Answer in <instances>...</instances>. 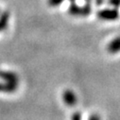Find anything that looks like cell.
<instances>
[{
	"mask_svg": "<svg viewBox=\"0 0 120 120\" xmlns=\"http://www.w3.org/2000/svg\"><path fill=\"white\" fill-rule=\"evenodd\" d=\"M85 1H86L87 3H89V4H90V0H85Z\"/></svg>",
	"mask_w": 120,
	"mask_h": 120,
	"instance_id": "obj_13",
	"label": "cell"
},
{
	"mask_svg": "<svg viewBox=\"0 0 120 120\" xmlns=\"http://www.w3.org/2000/svg\"><path fill=\"white\" fill-rule=\"evenodd\" d=\"M98 17L105 21H114L118 19L119 12L115 8L114 9H104L98 12Z\"/></svg>",
	"mask_w": 120,
	"mask_h": 120,
	"instance_id": "obj_2",
	"label": "cell"
},
{
	"mask_svg": "<svg viewBox=\"0 0 120 120\" xmlns=\"http://www.w3.org/2000/svg\"><path fill=\"white\" fill-rule=\"evenodd\" d=\"M0 79L5 81H8V82L18 83V76L11 71L0 70Z\"/></svg>",
	"mask_w": 120,
	"mask_h": 120,
	"instance_id": "obj_4",
	"label": "cell"
},
{
	"mask_svg": "<svg viewBox=\"0 0 120 120\" xmlns=\"http://www.w3.org/2000/svg\"><path fill=\"white\" fill-rule=\"evenodd\" d=\"M72 120H81V114L79 112H76L72 115Z\"/></svg>",
	"mask_w": 120,
	"mask_h": 120,
	"instance_id": "obj_10",
	"label": "cell"
},
{
	"mask_svg": "<svg viewBox=\"0 0 120 120\" xmlns=\"http://www.w3.org/2000/svg\"><path fill=\"white\" fill-rule=\"evenodd\" d=\"M107 50L111 54H115L120 51V37L113 39L107 46Z\"/></svg>",
	"mask_w": 120,
	"mask_h": 120,
	"instance_id": "obj_6",
	"label": "cell"
},
{
	"mask_svg": "<svg viewBox=\"0 0 120 120\" xmlns=\"http://www.w3.org/2000/svg\"><path fill=\"white\" fill-rule=\"evenodd\" d=\"M18 87V83H13V82H0V92L3 93H13L16 91Z\"/></svg>",
	"mask_w": 120,
	"mask_h": 120,
	"instance_id": "obj_5",
	"label": "cell"
},
{
	"mask_svg": "<svg viewBox=\"0 0 120 120\" xmlns=\"http://www.w3.org/2000/svg\"><path fill=\"white\" fill-rule=\"evenodd\" d=\"M103 2H104V0H96V3L98 6H101L103 4Z\"/></svg>",
	"mask_w": 120,
	"mask_h": 120,
	"instance_id": "obj_12",
	"label": "cell"
},
{
	"mask_svg": "<svg viewBox=\"0 0 120 120\" xmlns=\"http://www.w3.org/2000/svg\"><path fill=\"white\" fill-rule=\"evenodd\" d=\"M9 19H10V13L8 11H4L1 15H0V32L5 30L7 28Z\"/></svg>",
	"mask_w": 120,
	"mask_h": 120,
	"instance_id": "obj_7",
	"label": "cell"
},
{
	"mask_svg": "<svg viewBox=\"0 0 120 120\" xmlns=\"http://www.w3.org/2000/svg\"><path fill=\"white\" fill-rule=\"evenodd\" d=\"M91 12V7H90L89 3H87L83 7H79L74 2L69 7V13L75 16H87Z\"/></svg>",
	"mask_w": 120,
	"mask_h": 120,
	"instance_id": "obj_1",
	"label": "cell"
},
{
	"mask_svg": "<svg viewBox=\"0 0 120 120\" xmlns=\"http://www.w3.org/2000/svg\"><path fill=\"white\" fill-rule=\"evenodd\" d=\"M89 120H100V117H99V115L98 114H92L91 116H90V118H89Z\"/></svg>",
	"mask_w": 120,
	"mask_h": 120,
	"instance_id": "obj_11",
	"label": "cell"
},
{
	"mask_svg": "<svg viewBox=\"0 0 120 120\" xmlns=\"http://www.w3.org/2000/svg\"><path fill=\"white\" fill-rule=\"evenodd\" d=\"M63 1H64V0H48V4L51 7H57V6H59L60 4H61ZM70 1L74 2L75 0H70Z\"/></svg>",
	"mask_w": 120,
	"mask_h": 120,
	"instance_id": "obj_8",
	"label": "cell"
},
{
	"mask_svg": "<svg viewBox=\"0 0 120 120\" xmlns=\"http://www.w3.org/2000/svg\"><path fill=\"white\" fill-rule=\"evenodd\" d=\"M63 98H64V102L67 106L72 107V106H75L77 104L76 95L73 91H71V90H65V91L64 92Z\"/></svg>",
	"mask_w": 120,
	"mask_h": 120,
	"instance_id": "obj_3",
	"label": "cell"
},
{
	"mask_svg": "<svg viewBox=\"0 0 120 120\" xmlns=\"http://www.w3.org/2000/svg\"><path fill=\"white\" fill-rule=\"evenodd\" d=\"M108 4L116 9L120 7V0H108Z\"/></svg>",
	"mask_w": 120,
	"mask_h": 120,
	"instance_id": "obj_9",
	"label": "cell"
}]
</instances>
